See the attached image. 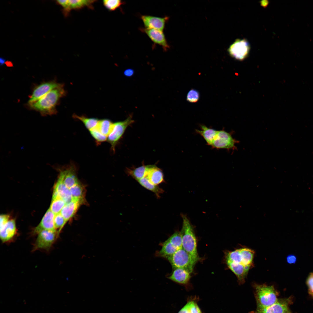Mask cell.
<instances>
[{
  "instance_id": "1",
  "label": "cell",
  "mask_w": 313,
  "mask_h": 313,
  "mask_svg": "<svg viewBox=\"0 0 313 313\" xmlns=\"http://www.w3.org/2000/svg\"><path fill=\"white\" fill-rule=\"evenodd\" d=\"M254 252L241 248L227 253L226 260L229 268L237 276L239 283H244L248 272L253 266Z\"/></svg>"
},
{
  "instance_id": "2",
  "label": "cell",
  "mask_w": 313,
  "mask_h": 313,
  "mask_svg": "<svg viewBox=\"0 0 313 313\" xmlns=\"http://www.w3.org/2000/svg\"><path fill=\"white\" fill-rule=\"evenodd\" d=\"M63 85L50 91L37 101L29 104L31 108L43 114L55 113L56 106L60 98L65 95Z\"/></svg>"
},
{
  "instance_id": "3",
  "label": "cell",
  "mask_w": 313,
  "mask_h": 313,
  "mask_svg": "<svg viewBox=\"0 0 313 313\" xmlns=\"http://www.w3.org/2000/svg\"><path fill=\"white\" fill-rule=\"evenodd\" d=\"M183 224L181 231L182 235V248L193 259H199L197 249V242L193 228L187 216L181 214Z\"/></svg>"
},
{
  "instance_id": "4",
  "label": "cell",
  "mask_w": 313,
  "mask_h": 313,
  "mask_svg": "<svg viewBox=\"0 0 313 313\" xmlns=\"http://www.w3.org/2000/svg\"><path fill=\"white\" fill-rule=\"evenodd\" d=\"M254 286L257 307L269 306L278 301L277 292L273 286L256 284Z\"/></svg>"
},
{
  "instance_id": "5",
  "label": "cell",
  "mask_w": 313,
  "mask_h": 313,
  "mask_svg": "<svg viewBox=\"0 0 313 313\" xmlns=\"http://www.w3.org/2000/svg\"><path fill=\"white\" fill-rule=\"evenodd\" d=\"M174 268H181L192 273L197 261L183 248L178 250L173 254L166 258Z\"/></svg>"
},
{
  "instance_id": "6",
  "label": "cell",
  "mask_w": 313,
  "mask_h": 313,
  "mask_svg": "<svg viewBox=\"0 0 313 313\" xmlns=\"http://www.w3.org/2000/svg\"><path fill=\"white\" fill-rule=\"evenodd\" d=\"M232 133L226 132L224 129L218 130L210 146L214 149H225L228 151L237 150L236 144L239 141L233 137Z\"/></svg>"
},
{
  "instance_id": "7",
  "label": "cell",
  "mask_w": 313,
  "mask_h": 313,
  "mask_svg": "<svg viewBox=\"0 0 313 313\" xmlns=\"http://www.w3.org/2000/svg\"><path fill=\"white\" fill-rule=\"evenodd\" d=\"M37 234L32 251L39 250H49L56 241L58 233L56 231L43 230Z\"/></svg>"
},
{
  "instance_id": "8",
  "label": "cell",
  "mask_w": 313,
  "mask_h": 313,
  "mask_svg": "<svg viewBox=\"0 0 313 313\" xmlns=\"http://www.w3.org/2000/svg\"><path fill=\"white\" fill-rule=\"evenodd\" d=\"M250 49V45L245 39H238L231 44L228 52L232 57L239 61L243 60L248 56Z\"/></svg>"
},
{
  "instance_id": "9",
  "label": "cell",
  "mask_w": 313,
  "mask_h": 313,
  "mask_svg": "<svg viewBox=\"0 0 313 313\" xmlns=\"http://www.w3.org/2000/svg\"><path fill=\"white\" fill-rule=\"evenodd\" d=\"M134 121L132 117L130 116L124 121L113 123L112 129L107 137L108 141L111 145V149L113 151H115L117 144L127 128Z\"/></svg>"
},
{
  "instance_id": "10",
  "label": "cell",
  "mask_w": 313,
  "mask_h": 313,
  "mask_svg": "<svg viewBox=\"0 0 313 313\" xmlns=\"http://www.w3.org/2000/svg\"><path fill=\"white\" fill-rule=\"evenodd\" d=\"M97 1L96 0H59L57 1V3L62 7L63 13L65 17H67L72 10H79L86 7L92 9L93 4Z\"/></svg>"
},
{
  "instance_id": "11",
  "label": "cell",
  "mask_w": 313,
  "mask_h": 313,
  "mask_svg": "<svg viewBox=\"0 0 313 313\" xmlns=\"http://www.w3.org/2000/svg\"><path fill=\"white\" fill-rule=\"evenodd\" d=\"M62 85V84L53 81L40 84L36 87L33 90L28 102L29 104L35 102L50 91Z\"/></svg>"
},
{
  "instance_id": "12",
  "label": "cell",
  "mask_w": 313,
  "mask_h": 313,
  "mask_svg": "<svg viewBox=\"0 0 313 313\" xmlns=\"http://www.w3.org/2000/svg\"><path fill=\"white\" fill-rule=\"evenodd\" d=\"M145 28L153 29L163 31L169 17H161L149 15L141 16Z\"/></svg>"
},
{
  "instance_id": "13",
  "label": "cell",
  "mask_w": 313,
  "mask_h": 313,
  "mask_svg": "<svg viewBox=\"0 0 313 313\" xmlns=\"http://www.w3.org/2000/svg\"><path fill=\"white\" fill-rule=\"evenodd\" d=\"M140 30L145 33L154 43L161 46L165 51L169 48L170 46L163 31L145 28H141Z\"/></svg>"
},
{
  "instance_id": "14",
  "label": "cell",
  "mask_w": 313,
  "mask_h": 313,
  "mask_svg": "<svg viewBox=\"0 0 313 313\" xmlns=\"http://www.w3.org/2000/svg\"><path fill=\"white\" fill-rule=\"evenodd\" d=\"M290 301L289 299H281L269 306L257 307L255 313H283L288 310Z\"/></svg>"
},
{
  "instance_id": "15",
  "label": "cell",
  "mask_w": 313,
  "mask_h": 313,
  "mask_svg": "<svg viewBox=\"0 0 313 313\" xmlns=\"http://www.w3.org/2000/svg\"><path fill=\"white\" fill-rule=\"evenodd\" d=\"M57 199H62L66 204L72 200L69 189L59 178L54 188L52 200Z\"/></svg>"
},
{
  "instance_id": "16",
  "label": "cell",
  "mask_w": 313,
  "mask_h": 313,
  "mask_svg": "<svg viewBox=\"0 0 313 313\" xmlns=\"http://www.w3.org/2000/svg\"><path fill=\"white\" fill-rule=\"evenodd\" d=\"M59 179L69 189L79 183L74 165H71L60 172Z\"/></svg>"
},
{
  "instance_id": "17",
  "label": "cell",
  "mask_w": 313,
  "mask_h": 313,
  "mask_svg": "<svg viewBox=\"0 0 313 313\" xmlns=\"http://www.w3.org/2000/svg\"><path fill=\"white\" fill-rule=\"evenodd\" d=\"M0 229V238L2 242L6 243L11 241L17 232L15 220L13 219L9 220Z\"/></svg>"
},
{
  "instance_id": "18",
  "label": "cell",
  "mask_w": 313,
  "mask_h": 313,
  "mask_svg": "<svg viewBox=\"0 0 313 313\" xmlns=\"http://www.w3.org/2000/svg\"><path fill=\"white\" fill-rule=\"evenodd\" d=\"M54 214L49 208L47 211L39 225L34 229V234H37L43 230L56 231L54 224Z\"/></svg>"
},
{
  "instance_id": "19",
  "label": "cell",
  "mask_w": 313,
  "mask_h": 313,
  "mask_svg": "<svg viewBox=\"0 0 313 313\" xmlns=\"http://www.w3.org/2000/svg\"><path fill=\"white\" fill-rule=\"evenodd\" d=\"M174 269L171 275L168 278L179 284H185L187 283L191 278V273L183 269L176 268Z\"/></svg>"
},
{
  "instance_id": "20",
  "label": "cell",
  "mask_w": 313,
  "mask_h": 313,
  "mask_svg": "<svg viewBox=\"0 0 313 313\" xmlns=\"http://www.w3.org/2000/svg\"><path fill=\"white\" fill-rule=\"evenodd\" d=\"M146 177L151 183L156 185L164 181L162 171L154 165H150Z\"/></svg>"
},
{
  "instance_id": "21",
  "label": "cell",
  "mask_w": 313,
  "mask_h": 313,
  "mask_svg": "<svg viewBox=\"0 0 313 313\" xmlns=\"http://www.w3.org/2000/svg\"><path fill=\"white\" fill-rule=\"evenodd\" d=\"M81 204L79 201L72 200L71 202L66 204L62 209L60 213L66 222L73 216Z\"/></svg>"
},
{
  "instance_id": "22",
  "label": "cell",
  "mask_w": 313,
  "mask_h": 313,
  "mask_svg": "<svg viewBox=\"0 0 313 313\" xmlns=\"http://www.w3.org/2000/svg\"><path fill=\"white\" fill-rule=\"evenodd\" d=\"M218 130L206 126L200 125V129L196 130V132L200 135L205 140L207 144L211 146Z\"/></svg>"
},
{
  "instance_id": "23",
  "label": "cell",
  "mask_w": 313,
  "mask_h": 313,
  "mask_svg": "<svg viewBox=\"0 0 313 313\" xmlns=\"http://www.w3.org/2000/svg\"><path fill=\"white\" fill-rule=\"evenodd\" d=\"M72 200L84 202L85 190L83 186L79 183L69 188Z\"/></svg>"
},
{
  "instance_id": "24",
  "label": "cell",
  "mask_w": 313,
  "mask_h": 313,
  "mask_svg": "<svg viewBox=\"0 0 313 313\" xmlns=\"http://www.w3.org/2000/svg\"><path fill=\"white\" fill-rule=\"evenodd\" d=\"M150 166L142 165L133 170L128 169V173L138 181L146 176Z\"/></svg>"
},
{
  "instance_id": "25",
  "label": "cell",
  "mask_w": 313,
  "mask_h": 313,
  "mask_svg": "<svg viewBox=\"0 0 313 313\" xmlns=\"http://www.w3.org/2000/svg\"><path fill=\"white\" fill-rule=\"evenodd\" d=\"M161 250L157 253L160 257L167 258L173 254L178 250L168 240L163 243Z\"/></svg>"
},
{
  "instance_id": "26",
  "label": "cell",
  "mask_w": 313,
  "mask_h": 313,
  "mask_svg": "<svg viewBox=\"0 0 313 313\" xmlns=\"http://www.w3.org/2000/svg\"><path fill=\"white\" fill-rule=\"evenodd\" d=\"M142 186L154 192L158 198H160V194L163 193L164 190L157 185L151 183L146 177L137 181Z\"/></svg>"
},
{
  "instance_id": "27",
  "label": "cell",
  "mask_w": 313,
  "mask_h": 313,
  "mask_svg": "<svg viewBox=\"0 0 313 313\" xmlns=\"http://www.w3.org/2000/svg\"><path fill=\"white\" fill-rule=\"evenodd\" d=\"M113 123L108 119L99 121L96 128L103 134L108 137L112 129Z\"/></svg>"
},
{
  "instance_id": "28",
  "label": "cell",
  "mask_w": 313,
  "mask_h": 313,
  "mask_svg": "<svg viewBox=\"0 0 313 313\" xmlns=\"http://www.w3.org/2000/svg\"><path fill=\"white\" fill-rule=\"evenodd\" d=\"M72 116L74 118L81 121L89 131L97 127L99 121L96 118H88L84 116H79L75 114H74Z\"/></svg>"
},
{
  "instance_id": "29",
  "label": "cell",
  "mask_w": 313,
  "mask_h": 313,
  "mask_svg": "<svg viewBox=\"0 0 313 313\" xmlns=\"http://www.w3.org/2000/svg\"><path fill=\"white\" fill-rule=\"evenodd\" d=\"M66 204L62 199H57L52 200L49 209L55 215L60 213L62 209Z\"/></svg>"
},
{
  "instance_id": "30",
  "label": "cell",
  "mask_w": 313,
  "mask_h": 313,
  "mask_svg": "<svg viewBox=\"0 0 313 313\" xmlns=\"http://www.w3.org/2000/svg\"><path fill=\"white\" fill-rule=\"evenodd\" d=\"M177 250L182 248V235L181 232H176L167 239Z\"/></svg>"
},
{
  "instance_id": "31",
  "label": "cell",
  "mask_w": 313,
  "mask_h": 313,
  "mask_svg": "<svg viewBox=\"0 0 313 313\" xmlns=\"http://www.w3.org/2000/svg\"><path fill=\"white\" fill-rule=\"evenodd\" d=\"M124 3L120 0H104L103 1L104 7L110 11L115 10Z\"/></svg>"
},
{
  "instance_id": "32",
  "label": "cell",
  "mask_w": 313,
  "mask_h": 313,
  "mask_svg": "<svg viewBox=\"0 0 313 313\" xmlns=\"http://www.w3.org/2000/svg\"><path fill=\"white\" fill-rule=\"evenodd\" d=\"M89 131L97 144H99L107 140V137L101 133L96 127Z\"/></svg>"
},
{
  "instance_id": "33",
  "label": "cell",
  "mask_w": 313,
  "mask_h": 313,
  "mask_svg": "<svg viewBox=\"0 0 313 313\" xmlns=\"http://www.w3.org/2000/svg\"><path fill=\"white\" fill-rule=\"evenodd\" d=\"M66 222L60 213L55 215L54 218V224L55 229H59V232Z\"/></svg>"
},
{
  "instance_id": "34",
  "label": "cell",
  "mask_w": 313,
  "mask_h": 313,
  "mask_svg": "<svg viewBox=\"0 0 313 313\" xmlns=\"http://www.w3.org/2000/svg\"><path fill=\"white\" fill-rule=\"evenodd\" d=\"M200 94L199 92L194 89H192L188 92L186 97V100L190 103H195L199 100Z\"/></svg>"
},
{
  "instance_id": "35",
  "label": "cell",
  "mask_w": 313,
  "mask_h": 313,
  "mask_svg": "<svg viewBox=\"0 0 313 313\" xmlns=\"http://www.w3.org/2000/svg\"><path fill=\"white\" fill-rule=\"evenodd\" d=\"M306 284L310 294L313 296V273H311L306 280Z\"/></svg>"
},
{
  "instance_id": "36",
  "label": "cell",
  "mask_w": 313,
  "mask_h": 313,
  "mask_svg": "<svg viewBox=\"0 0 313 313\" xmlns=\"http://www.w3.org/2000/svg\"><path fill=\"white\" fill-rule=\"evenodd\" d=\"M9 216L6 214H2L0 217V228L3 227L9 220Z\"/></svg>"
},
{
  "instance_id": "37",
  "label": "cell",
  "mask_w": 313,
  "mask_h": 313,
  "mask_svg": "<svg viewBox=\"0 0 313 313\" xmlns=\"http://www.w3.org/2000/svg\"><path fill=\"white\" fill-rule=\"evenodd\" d=\"M296 257L294 255H291L288 256L287 257V261L289 264L294 263L296 261Z\"/></svg>"
},
{
  "instance_id": "38",
  "label": "cell",
  "mask_w": 313,
  "mask_h": 313,
  "mask_svg": "<svg viewBox=\"0 0 313 313\" xmlns=\"http://www.w3.org/2000/svg\"><path fill=\"white\" fill-rule=\"evenodd\" d=\"M189 305L188 303L179 311L178 313H189Z\"/></svg>"
},
{
  "instance_id": "39",
  "label": "cell",
  "mask_w": 313,
  "mask_h": 313,
  "mask_svg": "<svg viewBox=\"0 0 313 313\" xmlns=\"http://www.w3.org/2000/svg\"><path fill=\"white\" fill-rule=\"evenodd\" d=\"M134 70L132 69H128L125 70L124 74L126 76L130 77L132 75L134 74Z\"/></svg>"
},
{
  "instance_id": "40",
  "label": "cell",
  "mask_w": 313,
  "mask_h": 313,
  "mask_svg": "<svg viewBox=\"0 0 313 313\" xmlns=\"http://www.w3.org/2000/svg\"><path fill=\"white\" fill-rule=\"evenodd\" d=\"M260 3L262 5V6L264 7H266L268 4L269 2L267 1L264 0L263 1H262L260 2Z\"/></svg>"
},
{
  "instance_id": "41",
  "label": "cell",
  "mask_w": 313,
  "mask_h": 313,
  "mask_svg": "<svg viewBox=\"0 0 313 313\" xmlns=\"http://www.w3.org/2000/svg\"><path fill=\"white\" fill-rule=\"evenodd\" d=\"M6 60L5 59L1 57L0 58V65H3L5 63Z\"/></svg>"
},
{
  "instance_id": "42",
  "label": "cell",
  "mask_w": 313,
  "mask_h": 313,
  "mask_svg": "<svg viewBox=\"0 0 313 313\" xmlns=\"http://www.w3.org/2000/svg\"><path fill=\"white\" fill-rule=\"evenodd\" d=\"M290 313V312H289V310H287V311H286V312H284V313Z\"/></svg>"
},
{
  "instance_id": "43",
  "label": "cell",
  "mask_w": 313,
  "mask_h": 313,
  "mask_svg": "<svg viewBox=\"0 0 313 313\" xmlns=\"http://www.w3.org/2000/svg\"><path fill=\"white\" fill-rule=\"evenodd\" d=\"M189 313H191L190 312V310H189Z\"/></svg>"
}]
</instances>
